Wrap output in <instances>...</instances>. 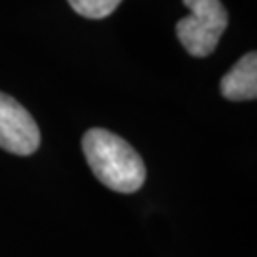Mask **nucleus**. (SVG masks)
Masks as SVG:
<instances>
[{"mask_svg":"<svg viewBox=\"0 0 257 257\" xmlns=\"http://www.w3.org/2000/svg\"><path fill=\"white\" fill-rule=\"evenodd\" d=\"M189 16L177 21L175 35L194 57H208L219 44L229 25V14L221 0H183Z\"/></svg>","mask_w":257,"mask_h":257,"instance_id":"obj_2","label":"nucleus"},{"mask_svg":"<svg viewBox=\"0 0 257 257\" xmlns=\"http://www.w3.org/2000/svg\"><path fill=\"white\" fill-rule=\"evenodd\" d=\"M122 0H69L71 8L88 19H103L120 6Z\"/></svg>","mask_w":257,"mask_h":257,"instance_id":"obj_5","label":"nucleus"},{"mask_svg":"<svg viewBox=\"0 0 257 257\" xmlns=\"http://www.w3.org/2000/svg\"><path fill=\"white\" fill-rule=\"evenodd\" d=\"M0 147L12 155L29 156L40 147L37 120L18 99L0 92Z\"/></svg>","mask_w":257,"mask_h":257,"instance_id":"obj_3","label":"nucleus"},{"mask_svg":"<svg viewBox=\"0 0 257 257\" xmlns=\"http://www.w3.org/2000/svg\"><path fill=\"white\" fill-rule=\"evenodd\" d=\"M219 92L229 101H249L257 97V54L249 52L221 78Z\"/></svg>","mask_w":257,"mask_h":257,"instance_id":"obj_4","label":"nucleus"},{"mask_svg":"<svg viewBox=\"0 0 257 257\" xmlns=\"http://www.w3.org/2000/svg\"><path fill=\"white\" fill-rule=\"evenodd\" d=\"M82 151L97 181L110 191L130 194L145 183L147 170L143 158L128 141L109 130H88L82 138Z\"/></svg>","mask_w":257,"mask_h":257,"instance_id":"obj_1","label":"nucleus"}]
</instances>
